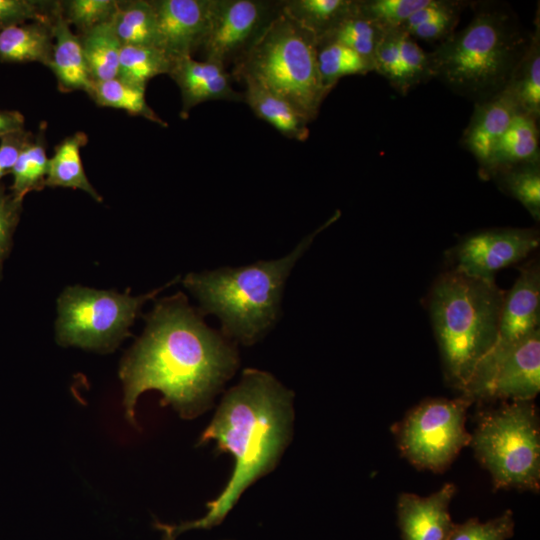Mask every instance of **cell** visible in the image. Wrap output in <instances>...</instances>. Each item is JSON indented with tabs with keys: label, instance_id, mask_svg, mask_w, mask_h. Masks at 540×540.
<instances>
[{
	"label": "cell",
	"instance_id": "6da1fadb",
	"mask_svg": "<svg viewBox=\"0 0 540 540\" xmlns=\"http://www.w3.org/2000/svg\"><path fill=\"white\" fill-rule=\"evenodd\" d=\"M203 316L181 293L160 300L146 316L144 333L119 370L130 424H137L136 403L145 391H159L163 406L189 420L208 411L234 376L240 364L236 343L208 327Z\"/></svg>",
	"mask_w": 540,
	"mask_h": 540
},
{
	"label": "cell",
	"instance_id": "7a4b0ae2",
	"mask_svg": "<svg viewBox=\"0 0 540 540\" xmlns=\"http://www.w3.org/2000/svg\"><path fill=\"white\" fill-rule=\"evenodd\" d=\"M294 392L271 373L247 368L226 391L198 445L214 442L232 456V473L219 495L206 504L204 516L169 526L178 534L210 529L223 522L242 494L279 464L294 431Z\"/></svg>",
	"mask_w": 540,
	"mask_h": 540
},
{
	"label": "cell",
	"instance_id": "3957f363",
	"mask_svg": "<svg viewBox=\"0 0 540 540\" xmlns=\"http://www.w3.org/2000/svg\"><path fill=\"white\" fill-rule=\"evenodd\" d=\"M338 216L339 212L280 259L189 273L183 284L199 301L203 315L219 318L226 338L236 344L253 345L276 323L284 285L297 260Z\"/></svg>",
	"mask_w": 540,
	"mask_h": 540
},
{
	"label": "cell",
	"instance_id": "277c9868",
	"mask_svg": "<svg viewBox=\"0 0 540 540\" xmlns=\"http://www.w3.org/2000/svg\"><path fill=\"white\" fill-rule=\"evenodd\" d=\"M504 294L495 281L455 268L432 286L429 311L444 377L460 392L498 339Z\"/></svg>",
	"mask_w": 540,
	"mask_h": 540
},
{
	"label": "cell",
	"instance_id": "5b68a950",
	"mask_svg": "<svg viewBox=\"0 0 540 540\" xmlns=\"http://www.w3.org/2000/svg\"><path fill=\"white\" fill-rule=\"evenodd\" d=\"M317 38L280 7L235 62L234 75L250 78L285 98L309 122L329 93L317 66Z\"/></svg>",
	"mask_w": 540,
	"mask_h": 540
},
{
	"label": "cell",
	"instance_id": "8992f818",
	"mask_svg": "<svg viewBox=\"0 0 540 540\" xmlns=\"http://www.w3.org/2000/svg\"><path fill=\"white\" fill-rule=\"evenodd\" d=\"M521 44L506 14L479 11L463 30L452 33L428 54L430 76L463 94L489 98L509 81L523 54Z\"/></svg>",
	"mask_w": 540,
	"mask_h": 540
},
{
	"label": "cell",
	"instance_id": "52a82bcc",
	"mask_svg": "<svg viewBox=\"0 0 540 540\" xmlns=\"http://www.w3.org/2000/svg\"><path fill=\"white\" fill-rule=\"evenodd\" d=\"M470 445L494 489L539 491L540 424L533 400L481 412Z\"/></svg>",
	"mask_w": 540,
	"mask_h": 540
},
{
	"label": "cell",
	"instance_id": "ba28073f",
	"mask_svg": "<svg viewBox=\"0 0 540 540\" xmlns=\"http://www.w3.org/2000/svg\"><path fill=\"white\" fill-rule=\"evenodd\" d=\"M153 292L133 297L129 292L67 287L58 299L56 340L97 352H111L129 335V327Z\"/></svg>",
	"mask_w": 540,
	"mask_h": 540
},
{
	"label": "cell",
	"instance_id": "9c48e42d",
	"mask_svg": "<svg viewBox=\"0 0 540 540\" xmlns=\"http://www.w3.org/2000/svg\"><path fill=\"white\" fill-rule=\"evenodd\" d=\"M472 403L461 395L428 399L412 408L395 431L401 455L418 469L445 471L470 445L471 434L465 421Z\"/></svg>",
	"mask_w": 540,
	"mask_h": 540
},
{
	"label": "cell",
	"instance_id": "30bf717a",
	"mask_svg": "<svg viewBox=\"0 0 540 540\" xmlns=\"http://www.w3.org/2000/svg\"><path fill=\"white\" fill-rule=\"evenodd\" d=\"M540 391V331L512 343L496 342L462 389L474 401H530Z\"/></svg>",
	"mask_w": 540,
	"mask_h": 540
},
{
	"label": "cell",
	"instance_id": "8fae6325",
	"mask_svg": "<svg viewBox=\"0 0 540 540\" xmlns=\"http://www.w3.org/2000/svg\"><path fill=\"white\" fill-rule=\"evenodd\" d=\"M279 8L260 0H214L210 29L202 46L205 60L223 65L252 45Z\"/></svg>",
	"mask_w": 540,
	"mask_h": 540
},
{
	"label": "cell",
	"instance_id": "7c38bea8",
	"mask_svg": "<svg viewBox=\"0 0 540 540\" xmlns=\"http://www.w3.org/2000/svg\"><path fill=\"white\" fill-rule=\"evenodd\" d=\"M539 234L530 229H494L465 238L455 249V269L495 281V273L519 262L539 246Z\"/></svg>",
	"mask_w": 540,
	"mask_h": 540
},
{
	"label": "cell",
	"instance_id": "4fadbf2b",
	"mask_svg": "<svg viewBox=\"0 0 540 540\" xmlns=\"http://www.w3.org/2000/svg\"><path fill=\"white\" fill-rule=\"evenodd\" d=\"M157 42L172 61L202 48L210 29L214 0H153Z\"/></svg>",
	"mask_w": 540,
	"mask_h": 540
},
{
	"label": "cell",
	"instance_id": "5bb4252c",
	"mask_svg": "<svg viewBox=\"0 0 540 540\" xmlns=\"http://www.w3.org/2000/svg\"><path fill=\"white\" fill-rule=\"evenodd\" d=\"M457 488L445 483L438 491L422 497L401 493L397 500V519L403 540H448L454 524L449 505Z\"/></svg>",
	"mask_w": 540,
	"mask_h": 540
},
{
	"label": "cell",
	"instance_id": "9a60e30c",
	"mask_svg": "<svg viewBox=\"0 0 540 540\" xmlns=\"http://www.w3.org/2000/svg\"><path fill=\"white\" fill-rule=\"evenodd\" d=\"M179 87L182 100L180 117L185 119L197 105L216 100L242 101L243 94L231 85L225 65L192 56L176 59L168 74Z\"/></svg>",
	"mask_w": 540,
	"mask_h": 540
},
{
	"label": "cell",
	"instance_id": "2e32d148",
	"mask_svg": "<svg viewBox=\"0 0 540 540\" xmlns=\"http://www.w3.org/2000/svg\"><path fill=\"white\" fill-rule=\"evenodd\" d=\"M540 268L531 262L521 268L519 276L502 302L498 339L512 343L539 329Z\"/></svg>",
	"mask_w": 540,
	"mask_h": 540
},
{
	"label": "cell",
	"instance_id": "e0dca14e",
	"mask_svg": "<svg viewBox=\"0 0 540 540\" xmlns=\"http://www.w3.org/2000/svg\"><path fill=\"white\" fill-rule=\"evenodd\" d=\"M519 111L513 89L508 82L500 91L476 107L463 141L482 167Z\"/></svg>",
	"mask_w": 540,
	"mask_h": 540
},
{
	"label": "cell",
	"instance_id": "ac0fdd59",
	"mask_svg": "<svg viewBox=\"0 0 540 540\" xmlns=\"http://www.w3.org/2000/svg\"><path fill=\"white\" fill-rule=\"evenodd\" d=\"M53 47L48 68L57 80L59 91L88 93L92 80L85 61L81 39L61 14V8L51 26Z\"/></svg>",
	"mask_w": 540,
	"mask_h": 540
},
{
	"label": "cell",
	"instance_id": "d6986e66",
	"mask_svg": "<svg viewBox=\"0 0 540 540\" xmlns=\"http://www.w3.org/2000/svg\"><path fill=\"white\" fill-rule=\"evenodd\" d=\"M535 117L519 111L494 146L486 164L487 175L526 163L539 162V133Z\"/></svg>",
	"mask_w": 540,
	"mask_h": 540
},
{
	"label": "cell",
	"instance_id": "ffe728a7",
	"mask_svg": "<svg viewBox=\"0 0 540 540\" xmlns=\"http://www.w3.org/2000/svg\"><path fill=\"white\" fill-rule=\"evenodd\" d=\"M243 81L246 85L243 100L257 117L289 139H307L310 122L290 102L253 79L243 78Z\"/></svg>",
	"mask_w": 540,
	"mask_h": 540
},
{
	"label": "cell",
	"instance_id": "44dd1931",
	"mask_svg": "<svg viewBox=\"0 0 540 540\" xmlns=\"http://www.w3.org/2000/svg\"><path fill=\"white\" fill-rule=\"evenodd\" d=\"M51 26L33 21L1 30L0 61L48 66L53 47Z\"/></svg>",
	"mask_w": 540,
	"mask_h": 540
},
{
	"label": "cell",
	"instance_id": "7402d4cb",
	"mask_svg": "<svg viewBox=\"0 0 540 540\" xmlns=\"http://www.w3.org/2000/svg\"><path fill=\"white\" fill-rule=\"evenodd\" d=\"M87 142V134L79 131L55 146L53 156L48 161L45 186L80 189L101 202L102 197L89 182L81 160L80 151Z\"/></svg>",
	"mask_w": 540,
	"mask_h": 540
},
{
	"label": "cell",
	"instance_id": "603a6c76",
	"mask_svg": "<svg viewBox=\"0 0 540 540\" xmlns=\"http://www.w3.org/2000/svg\"><path fill=\"white\" fill-rule=\"evenodd\" d=\"M354 0H287L282 11L319 41L356 7Z\"/></svg>",
	"mask_w": 540,
	"mask_h": 540
},
{
	"label": "cell",
	"instance_id": "cb8c5ba5",
	"mask_svg": "<svg viewBox=\"0 0 540 540\" xmlns=\"http://www.w3.org/2000/svg\"><path fill=\"white\" fill-rule=\"evenodd\" d=\"M79 36L92 82L116 78L122 44L112 22L100 24Z\"/></svg>",
	"mask_w": 540,
	"mask_h": 540
},
{
	"label": "cell",
	"instance_id": "d4e9b609",
	"mask_svg": "<svg viewBox=\"0 0 540 540\" xmlns=\"http://www.w3.org/2000/svg\"><path fill=\"white\" fill-rule=\"evenodd\" d=\"M122 46H156V12L153 1H118L111 20Z\"/></svg>",
	"mask_w": 540,
	"mask_h": 540
},
{
	"label": "cell",
	"instance_id": "484cf974",
	"mask_svg": "<svg viewBox=\"0 0 540 540\" xmlns=\"http://www.w3.org/2000/svg\"><path fill=\"white\" fill-rule=\"evenodd\" d=\"M539 18L529 44L516 64L508 83L513 89L519 110L540 116V26Z\"/></svg>",
	"mask_w": 540,
	"mask_h": 540
},
{
	"label": "cell",
	"instance_id": "4316f807",
	"mask_svg": "<svg viewBox=\"0 0 540 540\" xmlns=\"http://www.w3.org/2000/svg\"><path fill=\"white\" fill-rule=\"evenodd\" d=\"M386 30L355 9L330 30L318 43L324 41L342 44L360 55L372 68L376 49Z\"/></svg>",
	"mask_w": 540,
	"mask_h": 540
},
{
	"label": "cell",
	"instance_id": "83f0119b",
	"mask_svg": "<svg viewBox=\"0 0 540 540\" xmlns=\"http://www.w3.org/2000/svg\"><path fill=\"white\" fill-rule=\"evenodd\" d=\"M145 89L146 87L129 84L116 77L93 81L87 94L98 106L124 110L132 116H140L159 126L167 127V122L148 105Z\"/></svg>",
	"mask_w": 540,
	"mask_h": 540
},
{
	"label": "cell",
	"instance_id": "f1b7e54d",
	"mask_svg": "<svg viewBox=\"0 0 540 540\" xmlns=\"http://www.w3.org/2000/svg\"><path fill=\"white\" fill-rule=\"evenodd\" d=\"M46 123L42 122L38 133L33 136L30 143L21 152L11 174L13 184L10 192L19 200L32 191H40L45 186L48 171L46 149Z\"/></svg>",
	"mask_w": 540,
	"mask_h": 540
},
{
	"label": "cell",
	"instance_id": "f546056e",
	"mask_svg": "<svg viewBox=\"0 0 540 540\" xmlns=\"http://www.w3.org/2000/svg\"><path fill=\"white\" fill-rule=\"evenodd\" d=\"M173 61L155 46H122L117 78L129 84L146 87L149 80L169 74Z\"/></svg>",
	"mask_w": 540,
	"mask_h": 540
},
{
	"label": "cell",
	"instance_id": "4dcf8cb0",
	"mask_svg": "<svg viewBox=\"0 0 540 540\" xmlns=\"http://www.w3.org/2000/svg\"><path fill=\"white\" fill-rule=\"evenodd\" d=\"M317 66L322 84L328 92L342 77L373 71L356 52L331 41L318 43Z\"/></svg>",
	"mask_w": 540,
	"mask_h": 540
},
{
	"label": "cell",
	"instance_id": "1f68e13d",
	"mask_svg": "<svg viewBox=\"0 0 540 540\" xmlns=\"http://www.w3.org/2000/svg\"><path fill=\"white\" fill-rule=\"evenodd\" d=\"M504 189L536 220L540 219L539 162L509 167L497 172Z\"/></svg>",
	"mask_w": 540,
	"mask_h": 540
},
{
	"label": "cell",
	"instance_id": "d6a6232c",
	"mask_svg": "<svg viewBox=\"0 0 540 540\" xmlns=\"http://www.w3.org/2000/svg\"><path fill=\"white\" fill-rule=\"evenodd\" d=\"M61 1L0 0V31L27 20L52 25Z\"/></svg>",
	"mask_w": 540,
	"mask_h": 540
},
{
	"label": "cell",
	"instance_id": "836d02e7",
	"mask_svg": "<svg viewBox=\"0 0 540 540\" xmlns=\"http://www.w3.org/2000/svg\"><path fill=\"white\" fill-rule=\"evenodd\" d=\"M118 6L117 0H68L61 1V14L65 21L75 26L79 35L112 20Z\"/></svg>",
	"mask_w": 540,
	"mask_h": 540
},
{
	"label": "cell",
	"instance_id": "e575fe53",
	"mask_svg": "<svg viewBox=\"0 0 540 540\" xmlns=\"http://www.w3.org/2000/svg\"><path fill=\"white\" fill-rule=\"evenodd\" d=\"M430 0H363L357 1L361 13L377 22L383 29H400L416 11Z\"/></svg>",
	"mask_w": 540,
	"mask_h": 540
},
{
	"label": "cell",
	"instance_id": "d590c367",
	"mask_svg": "<svg viewBox=\"0 0 540 540\" xmlns=\"http://www.w3.org/2000/svg\"><path fill=\"white\" fill-rule=\"evenodd\" d=\"M513 533V512L506 510L486 522L470 518L464 523L454 524L448 540H507Z\"/></svg>",
	"mask_w": 540,
	"mask_h": 540
},
{
	"label": "cell",
	"instance_id": "8d00e7d4",
	"mask_svg": "<svg viewBox=\"0 0 540 540\" xmlns=\"http://www.w3.org/2000/svg\"><path fill=\"white\" fill-rule=\"evenodd\" d=\"M426 76H430L429 55L412 37L403 32L400 40L399 81L396 89L405 93Z\"/></svg>",
	"mask_w": 540,
	"mask_h": 540
},
{
	"label": "cell",
	"instance_id": "74e56055",
	"mask_svg": "<svg viewBox=\"0 0 540 540\" xmlns=\"http://www.w3.org/2000/svg\"><path fill=\"white\" fill-rule=\"evenodd\" d=\"M22 200L17 199L0 182V280L3 264L13 245V234L20 221Z\"/></svg>",
	"mask_w": 540,
	"mask_h": 540
},
{
	"label": "cell",
	"instance_id": "f35d334b",
	"mask_svg": "<svg viewBox=\"0 0 540 540\" xmlns=\"http://www.w3.org/2000/svg\"><path fill=\"white\" fill-rule=\"evenodd\" d=\"M402 33L400 29L386 31L374 56L373 70L387 78L395 88L399 81Z\"/></svg>",
	"mask_w": 540,
	"mask_h": 540
},
{
	"label": "cell",
	"instance_id": "ab89813d",
	"mask_svg": "<svg viewBox=\"0 0 540 540\" xmlns=\"http://www.w3.org/2000/svg\"><path fill=\"white\" fill-rule=\"evenodd\" d=\"M34 134L25 129L0 137V180L12 172L21 152Z\"/></svg>",
	"mask_w": 540,
	"mask_h": 540
},
{
	"label": "cell",
	"instance_id": "60d3db41",
	"mask_svg": "<svg viewBox=\"0 0 540 540\" xmlns=\"http://www.w3.org/2000/svg\"><path fill=\"white\" fill-rule=\"evenodd\" d=\"M457 7L458 3L433 21L414 28L407 35L413 39L418 38L429 42L438 41L440 39L445 40L452 34V29L457 22V15L459 12Z\"/></svg>",
	"mask_w": 540,
	"mask_h": 540
},
{
	"label": "cell",
	"instance_id": "b9f144b4",
	"mask_svg": "<svg viewBox=\"0 0 540 540\" xmlns=\"http://www.w3.org/2000/svg\"><path fill=\"white\" fill-rule=\"evenodd\" d=\"M25 119L16 110L0 109V137L24 129Z\"/></svg>",
	"mask_w": 540,
	"mask_h": 540
},
{
	"label": "cell",
	"instance_id": "7bdbcfd3",
	"mask_svg": "<svg viewBox=\"0 0 540 540\" xmlns=\"http://www.w3.org/2000/svg\"><path fill=\"white\" fill-rule=\"evenodd\" d=\"M157 527L163 531L162 540H175L176 535L171 531L168 525L158 523Z\"/></svg>",
	"mask_w": 540,
	"mask_h": 540
}]
</instances>
